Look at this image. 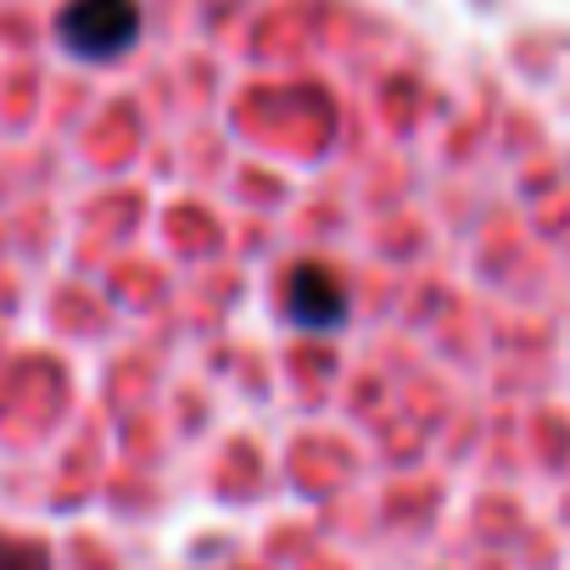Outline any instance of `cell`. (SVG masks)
<instances>
[{
  "label": "cell",
  "mask_w": 570,
  "mask_h": 570,
  "mask_svg": "<svg viewBox=\"0 0 570 570\" xmlns=\"http://www.w3.org/2000/svg\"><path fill=\"white\" fill-rule=\"evenodd\" d=\"M57 40L79 62H118L140 40V0H68Z\"/></svg>",
  "instance_id": "1"
},
{
  "label": "cell",
  "mask_w": 570,
  "mask_h": 570,
  "mask_svg": "<svg viewBox=\"0 0 570 570\" xmlns=\"http://www.w3.org/2000/svg\"><path fill=\"white\" fill-rule=\"evenodd\" d=\"M342 314H347L342 279L325 263H303L292 274V320L308 325V331H331V325H342Z\"/></svg>",
  "instance_id": "2"
}]
</instances>
